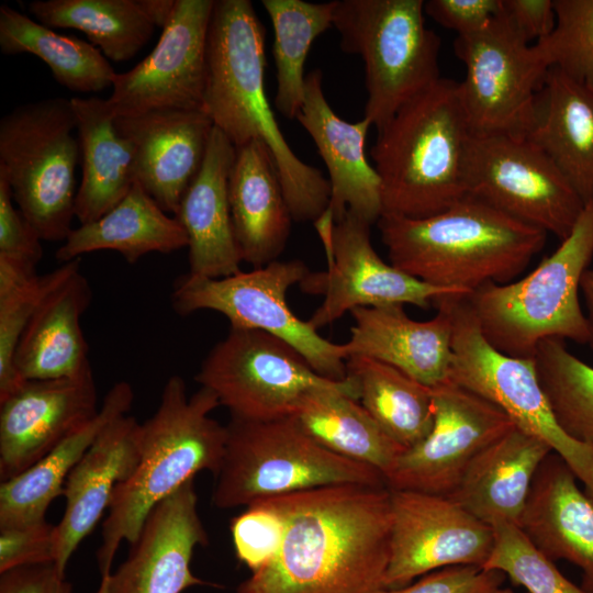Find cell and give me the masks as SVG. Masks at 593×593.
Listing matches in <instances>:
<instances>
[{
  "label": "cell",
  "instance_id": "f546056e",
  "mask_svg": "<svg viewBox=\"0 0 593 593\" xmlns=\"http://www.w3.org/2000/svg\"><path fill=\"white\" fill-rule=\"evenodd\" d=\"M525 137L555 163L584 203L593 199V90L549 68Z\"/></svg>",
  "mask_w": 593,
  "mask_h": 593
},
{
  "label": "cell",
  "instance_id": "bcb514c9",
  "mask_svg": "<svg viewBox=\"0 0 593 593\" xmlns=\"http://www.w3.org/2000/svg\"><path fill=\"white\" fill-rule=\"evenodd\" d=\"M42 254V238L14 206L8 179L0 171V255L36 266Z\"/></svg>",
  "mask_w": 593,
  "mask_h": 593
},
{
  "label": "cell",
  "instance_id": "7bdbcfd3",
  "mask_svg": "<svg viewBox=\"0 0 593 593\" xmlns=\"http://www.w3.org/2000/svg\"><path fill=\"white\" fill-rule=\"evenodd\" d=\"M234 549L238 560L251 572L265 567L277 553L284 535V522L268 501H259L231 522Z\"/></svg>",
  "mask_w": 593,
  "mask_h": 593
},
{
  "label": "cell",
  "instance_id": "ba28073f",
  "mask_svg": "<svg viewBox=\"0 0 593 593\" xmlns=\"http://www.w3.org/2000/svg\"><path fill=\"white\" fill-rule=\"evenodd\" d=\"M423 0H337L340 47L361 57L365 118L380 130L439 75L440 38L425 24Z\"/></svg>",
  "mask_w": 593,
  "mask_h": 593
},
{
  "label": "cell",
  "instance_id": "484cf974",
  "mask_svg": "<svg viewBox=\"0 0 593 593\" xmlns=\"http://www.w3.org/2000/svg\"><path fill=\"white\" fill-rule=\"evenodd\" d=\"M235 156L236 147L214 126L203 165L174 214L187 235L191 276L217 279L240 271L228 202Z\"/></svg>",
  "mask_w": 593,
  "mask_h": 593
},
{
  "label": "cell",
  "instance_id": "ffe728a7",
  "mask_svg": "<svg viewBox=\"0 0 593 593\" xmlns=\"http://www.w3.org/2000/svg\"><path fill=\"white\" fill-rule=\"evenodd\" d=\"M98 411L92 369L70 378L25 380L0 401V481L32 467Z\"/></svg>",
  "mask_w": 593,
  "mask_h": 593
},
{
  "label": "cell",
  "instance_id": "ab89813d",
  "mask_svg": "<svg viewBox=\"0 0 593 593\" xmlns=\"http://www.w3.org/2000/svg\"><path fill=\"white\" fill-rule=\"evenodd\" d=\"M35 265L0 255V401L25 381L14 365L22 333L43 293Z\"/></svg>",
  "mask_w": 593,
  "mask_h": 593
},
{
  "label": "cell",
  "instance_id": "f5cc1de1",
  "mask_svg": "<svg viewBox=\"0 0 593 593\" xmlns=\"http://www.w3.org/2000/svg\"><path fill=\"white\" fill-rule=\"evenodd\" d=\"M490 593H514V592L511 589L500 586Z\"/></svg>",
  "mask_w": 593,
  "mask_h": 593
},
{
  "label": "cell",
  "instance_id": "7a4b0ae2",
  "mask_svg": "<svg viewBox=\"0 0 593 593\" xmlns=\"http://www.w3.org/2000/svg\"><path fill=\"white\" fill-rule=\"evenodd\" d=\"M265 27L249 0H214L206 38L203 111L235 147L262 142L271 153L292 219L315 222L331 187L291 149L265 90Z\"/></svg>",
  "mask_w": 593,
  "mask_h": 593
},
{
  "label": "cell",
  "instance_id": "f907efd6",
  "mask_svg": "<svg viewBox=\"0 0 593 593\" xmlns=\"http://www.w3.org/2000/svg\"><path fill=\"white\" fill-rule=\"evenodd\" d=\"M145 12L156 27H164L175 10L176 0H141Z\"/></svg>",
  "mask_w": 593,
  "mask_h": 593
},
{
  "label": "cell",
  "instance_id": "5b68a950",
  "mask_svg": "<svg viewBox=\"0 0 593 593\" xmlns=\"http://www.w3.org/2000/svg\"><path fill=\"white\" fill-rule=\"evenodd\" d=\"M219 406L210 390L200 387L188 396L180 376L168 378L155 413L141 423L139 461L113 491L97 550L100 581L112 573L121 544L138 538L157 504L201 471L216 475L226 443V426L210 415Z\"/></svg>",
  "mask_w": 593,
  "mask_h": 593
},
{
  "label": "cell",
  "instance_id": "d4e9b609",
  "mask_svg": "<svg viewBox=\"0 0 593 593\" xmlns=\"http://www.w3.org/2000/svg\"><path fill=\"white\" fill-rule=\"evenodd\" d=\"M139 457L141 423L125 414L103 428L74 467L63 490L65 511L55 525L54 563L61 573L109 508L115 486L134 472Z\"/></svg>",
  "mask_w": 593,
  "mask_h": 593
},
{
  "label": "cell",
  "instance_id": "4dcf8cb0",
  "mask_svg": "<svg viewBox=\"0 0 593 593\" xmlns=\"http://www.w3.org/2000/svg\"><path fill=\"white\" fill-rule=\"evenodd\" d=\"M134 399L131 384L120 381L107 392L97 414L68 434L46 456L0 484V527L45 521L52 501L63 494L67 477L103 428L127 414Z\"/></svg>",
  "mask_w": 593,
  "mask_h": 593
},
{
  "label": "cell",
  "instance_id": "7c38bea8",
  "mask_svg": "<svg viewBox=\"0 0 593 593\" xmlns=\"http://www.w3.org/2000/svg\"><path fill=\"white\" fill-rule=\"evenodd\" d=\"M195 380L231 417L247 421L291 416L300 400L316 389L347 390L359 400L350 377L326 379L282 339L249 328H231L208 353Z\"/></svg>",
  "mask_w": 593,
  "mask_h": 593
},
{
  "label": "cell",
  "instance_id": "44dd1931",
  "mask_svg": "<svg viewBox=\"0 0 593 593\" xmlns=\"http://www.w3.org/2000/svg\"><path fill=\"white\" fill-rule=\"evenodd\" d=\"M115 125L133 146L136 182L175 214L203 165L213 122L201 110L159 109L116 116Z\"/></svg>",
  "mask_w": 593,
  "mask_h": 593
},
{
  "label": "cell",
  "instance_id": "9c48e42d",
  "mask_svg": "<svg viewBox=\"0 0 593 593\" xmlns=\"http://www.w3.org/2000/svg\"><path fill=\"white\" fill-rule=\"evenodd\" d=\"M70 99L15 107L0 120V171L14 203L42 240L64 242L75 217L80 160Z\"/></svg>",
  "mask_w": 593,
  "mask_h": 593
},
{
  "label": "cell",
  "instance_id": "74e56055",
  "mask_svg": "<svg viewBox=\"0 0 593 593\" xmlns=\"http://www.w3.org/2000/svg\"><path fill=\"white\" fill-rule=\"evenodd\" d=\"M261 3L275 36V107L284 118L296 119L304 99V65L309 51L314 41L333 25L337 1L262 0Z\"/></svg>",
  "mask_w": 593,
  "mask_h": 593
},
{
  "label": "cell",
  "instance_id": "836d02e7",
  "mask_svg": "<svg viewBox=\"0 0 593 593\" xmlns=\"http://www.w3.org/2000/svg\"><path fill=\"white\" fill-rule=\"evenodd\" d=\"M291 416L321 445L378 469L384 479L405 450L347 390L327 388L310 391Z\"/></svg>",
  "mask_w": 593,
  "mask_h": 593
},
{
  "label": "cell",
  "instance_id": "52a82bcc",
  "mask_svg": "<svg viewBox=\"0 0 593 593\" xmlns=\"http://www.w3.org/2000/svg\"><path fill=\"white\" fill-rule=\"evenodd\" d=\"M215 486L214 506L228 510L342 484L387 486L376 468L327 449L293 416L270 421L231 417Z\"/></svg>",
  "mask_w": 593,
  "mask_h": 593
},
{
  "label": "cell",
  "instance_id": "4fadbf2b",
  "mask_svg": "<svg viewBox=\"0 0 593 593\" xmlns=\"http://www.w3.org/2000/svg\"><path fill=\"white\" fill-rule=\"evenodd\" d=\"M454 51L466 67L458 90L473 133L525 136L549 70L536 45L500 10L479 31L457 36Z\"/></svg>",
  "mask_w": 593,
  "mask_h": 593
},
{
  "label": "cell",
  "instance_id": "f1b7e54d",
  "mask_svg": "<svg viewBox=\"0 0 593 593\" xmlns=\"http://www.w3.org/2000/svg\"><path fill=\"white\" fill-rule=\"evenodd\" d=\"M551 451L541 439L514 427L471 461L448 496L492 527H518L534 477Z\"/></svg>",
  "mask_w": 593,
  "mask_h": 593
},
{
  "label": "cell",
  "instance_id": "d6986e66",
  "mask_svg": "<svg viewBox=\"0 0 593 593\" xmlns=\"http://www.w3.org/2000/svg\"><path fill=\"white\" fill-rule=\"evenodd\" d=\"M193 481L153 508L125 561L94 593H182L209 584L191 570L195 547L209 544Z\"/></svg>",
  "mask_w": 593,
  "mask_h": 593
},
{
  "label": "cell",
  "instance_id": "8992f818",
  "mask_svg": "<svg viewBox=\"0 0 593 593\" xmlns=\"http://www.w3.org/2000/svg\"><path fill=\"white\" fill-rule=\"evenodd\" d=\"M592 258L593 199L570 235L527 276L485 283L466 296L483 336L501 353L528 359L549 338L588 344L579 290Z\"/></svg>",
  "mask_w": 593,
  "mask_h": 593
},
{
  "label": "cell",
  "instance_id": "7dc6e473",
  "mask_svg": "<svg viewBox=\"0 0 593 593\" xmlns=\"http://www.w3.org/2000/svg\"><path fill=\"white\" fill-rule=\"evenodd\" d=\"M425 14L457 36L485 26L501 10V0H428Z\"/></svg>",
  "mask_w": 593,
  "mask_h": 593
},
{
  "label": "cell",
  "instance_id": "f6af8a7d",
  "mask_svg": "<svg viewBox=\"0 0 593 593\" xmlns=\"http://www.w3.org/2000/svg\"><path fill=\"white\" fill-rule=\"evenodd\" d=\"M505 574L475 566H452L432 571L422 579L382 593H490L502 586Z\"/></svg>",
  "mask_w": 593,
  "mask_h": 593
},
{
  "label": "cell",
  "instance_id": "c3c4849f",
  "mask_svg": "<svg viewBox=\"0 0 593 593\" xmlns=\"http://www.w3.org/2000/svg\"><path fill=\"white\" fill-rule=\"evenodd\" d=\"M501 10L517 33L530 44L549 36L556 25L553 0H501Z\"/></svg>",
  "mask_w": 593,
  "mask_h": 593
},
{
  "label": "cell",
  "instance_id": "d590c367",
  "mask_svg": "<svg viewBox=\"0 0 593 593\" xmlns=\"http://www.w3.org/2000/svg\"><path fill=\"white\" fill-rule=\"evenodd\" d=\"M346 372L357 384L361 405L405 450L428 435L434 422L430 387L388 363L361 356L346 358Z\"/></svg>",
  "mask_w": 593,
  "mask_h": 593
},
{
  "label": "cell",
  "instance_id": "681fc988",
  "mask_svg": "<svg viewBox=\"0 0 593 593\" xmlns=\"http://www.w3.org/2000/svg\"><path fill=\"white\" fill-rule=\"evenodd\" d=\"M0 593H74L54 562L23 566L0 573Z\"/></svg>",
  "mask_w": 593,
  "mask_h": 593
},
{
  "label": "cell",
  "instance_id": "8fae6325",
  "mask_svg": "<svg viewBox=\"0 0 593 593\" xmlns=\"http://www.w3.org/2000/svg\"><path fill=\"white\" fill-rule=\"evenodd\" d=\"M466 296H448L452 313L449 380L499 407L518 429L545 441L593 496V446L563 432L534 359L515 358L494 348L481 333Z\"/></svg>",
  "mask_w": 593,
  "mask_h": 593
},
{
  "label": "cell",
  "instance_id": "f35d334b",
  "mask_svg": "<svg viewBox=\"0 0 593 593\" xmlns=\"http://www.w3.org/2000/svg\"><path fill=\"white\" fill-rule=\"evenodd\" d=\"M533 359L559 426L573 439L593 446V367L559 338L541 342Z\"/></svg>",
  "mask_w": 593,
  "mask_h": 593
},
{
  "label": "cell",
  "instance_id": "ee69618b",
  "mask_svg": "<svg viewBox=\"0 0 593 593\" xmlns=\"http://www.w3.org/2000/svg\"><path fill=\"white\" fill-rule=\"evenodd\" d=\"M55 525L46 521L0 527V573L54 562Z\"/></svg>",
  "mask_w": 593,
  "mask_h": 593
},
{
  "label": "cell",
  "instance_id": "cb8c5ba5",
  "mask_svg": "<svg viewBox=\"0 0 593 593\" xmlns=\"http://www.w3.org/2000/svg\"><path fill=\"white\" fill-rule=\"evenodd\" d=\"M448 296L434 302L437 313L427 321L409 317L403 305L353 310L355 324L344 344L347 357L379 360L430 388L449 380L452 313Z\"/></svg>",
  "mask_w": 593,
  "mask_h": 593
},
{
  "label": "cell",
  "instance_id": "60d3db41",
  "mask_svg": "<svg viewBox=\"0 0 593 593\" xmlns=\"http://www.w3.org/2000/svg\"><path fill=\"white\" fill-rule=\"evenodd\" d=\"M556 25L535 43L549 68L593 90V0H553Z\"/></svg>",
  "mask_w": 593,
  "mask_h": 593
},
{
  "label": "cell",
  "instance_id": "277c9868",
  "mask_svg": "<svg viewBox=\"0 0 593 593\" xmlns=\"http://www.w3.org/2000/svg\"><path fill=\"white\" fill-rule=\"evenodd\" d=\"M473 136L451 79L440 78L399 109L370 149L382 215L428 217L468 195Z\"/></svg>",
  "mask_w": 593,
  "mask_h": 593
},
{
  "label": "cell",
  "instance_id": "e0dca14e",
  "mask_svg": "<svg viewBox=\"0 0 593 593\" xmlns=\"http://www.w3.org/2000/svg\"><path fill=\"white\" fill-rule=\"evenodd\" d=\"M432 390V429L398 458L385 475L390 490L449 495L471 461L516 427L499 407L451 380Z\"/></svg>",
  "mask_w": 593,
  "mask_h": 593
},
{
  "label": "cell",
  "instance_id": "7402d4cb",
  "mask_svg": "<svg viewBox=\"0 0 593 593\" xmlns=\"http://www.w3.org/2000/svg\"><path fill=\"white\" fill-rule=\"evenodd\" d=\"M43 293L22 333L15 356L24 380L80 376L91 370L80 318L92 298L80 258L45 275Z\"/></svg>",
  "mask_w": 593,
  "mask_h": 593
},
{
  "label": "cell",
  "instance_id": "5bb4252c",
  "mask_svg": "<svg viewBox=\"0 0 593 593\" xmlns=\"http://www.w3.org/2000/svg\"><path fill=\"white\" fill-rule=\"evenodd\" d=\"M314 224L326 251L327 270L309 272L299 286L307 294L324 296L307 320L317 331L357 307L411 304L427 309L441 296L468 295L425 283L385 262L372 247L371 225L349 212L334 223L325 211Z\"/></svg>",
  "mask_w": 593,
  "mask_h": 593
},
{
  "label": "cell",
  "instance_id": "6da1fadb",
  "mask_svg": "<svg viewBox=\"0 0 593 593\" xmlns=\"http://www.w3.org/2000/svg\"><path fill=\"white\" fill-rule=\"evenodd\" d=\"M265 501L283 518V539L275 557L251 572L237 593H382L387 589L388 486L332 485Z\"/></svg>",
  "mask_w": 593,
  "mask_h": 593
},
{
  "label": "cell",
  "instance_id": "b9f144b4",
  "mask_svg": "<svg viewBox=\"0 0 593 593\" xmlns=\"http://www.w3.org/2000/svg\"><path fill=\"white\" fill-rule=\"evenodd\" d=\"M493 529L494 545L484 569L501 571L529 593H593L568 580L516 525L501 523Z\"/></svg>",
  "mask_w": 593,
  "mask_h": 593
},
{
  "label": "cell",
  "instance_id": "e575fe53",
  "mask_svg": "<svg viewBox=\"0 0 593 593\" xmlns=\"http://www.w3.org/2000/svg\"><path fill=\"white\" fill-rule=\"evenodd\" d=\"M0 51L3 55H35L56 82L72 92H100L112 87L116 75L90 42L59 34L8 4L0 5Z\"/></svg>",
  "mask_w": 593,
  "mask_h": 593
},
{
  "label": "cell",
  "instance_id": "ac0fdd59",
  "mask_svg": "<svg viewBox=\"0 0 593 593\" xmlns=\"http://www.w3.org/2000/svg\"><path fill=\"white\" fill-rule=\"evenodd\" d=\"M213 5L214 0H176L154 49L132 69L116 72L107 99L115 118L159 109L203 111Z\"/></svg>",
  "mask_w": 593,
  "mask_h": 593
},
{
  "label": "cell",
  "instance_id": "8d00e7d4",
  "mask_svg": "<svg viewBox=\"0 0 593 593\" xmlns=\"http://www.w3.org/2000/svg\"><path fill=\"white\" fill-rule=\"evenodd\" d=\"M29 12L49 29H74L110 60L132 59L156 26L141 0H35Z\"/></svg>",
  "mask_w": 593,
  "mask_h": 593
},
{
  "label": "cell",
  "instance_id": "30bf717a",
  "mask_svg": "<svg viewBox=\"0 0 593 593\" xmlns=\"http://www.w3.org/2000/svg\"><path fill=\"white\" fill-rule=\"evenodd\" d=\"M309 272L306 265L295 259L275 260L217 279L187 272L174 282L171 307L179 315L214 311L228 320L231 328L266 332L292 346L320 376L343 381L347 378L344 344L322 337L287 302L288 290Z\"/></svg>",
  "mask_w": 593,
  "mask_h": 593
},
{
  "label": "cell",
  "instance_id": "9a60e30c",
  "mask_svg": "<svg viewBox=\"0 0 593 593\" xmlns=\"http://www.w3.org/2000/svg\"><path fill=\"white\" fill-rule=\"evenodd\" d=\"M468 192L506 215L551 233L573 230L584 201L555 163L525 136L474 134Z\"/></svg>",
  "mask_w": 593,
  "mask_h": 593
},
{
  "label": "cell",
  "instance_id": "603a6c76",
  "mask_svg": "<svg viewBox=\"0 0 593 593\" xmlns=\"http://www.w3.org/2000/svg\"><path fill=\"white\" fill-rule=\"evenodd\" d=\"M296 120L310 134L328 171L327 211L334 223L349 212L372 225L382 216L381 180L366 157L367 118L350 123L338 116L325 98L320 69L305 77L304 99Z\"/></svg>",
  "mask_w": 593,
  "mask_h": 593
},
{
  "label": "cell",
  "instance_id": "3957f363",
  "mask_svg": "<svg viewBox=\"0 0 593 593\" xmlns=\"http://www.w3.org/2000/svg\"><path fill=\"white\" fill-rule=\"evenodd\" d=\"M378 227L390 264L425 283L467 294L489 282H511L547 236L470 194L428 217L383 214Z\"/></svg>",
  "mask_w": 593,
  "mask_h": 593
},
{
  "label": "cell",
  "instance_id": "816d5d0a",
  "mask_svg": "<svg viewBox=\"0 0 593 593\" xmlns=\"http://www.w3.org/2000/svg\"><path fill=\"white\" fill-rule=\"evenodd\" d=\"M580 290L582 291L583 299L586 306L585 316H586L588 329H589L588 344L590 345L593 351V269H586L584 273L582 275V278L580 281Z\"/></svg>",
  "mask_w": 593,
  "mask_h": 593
},
{
  "label": "cell",
  "instance_id": "d6a6232c",
  "mask_svg": "<svg viewBox=\"0 0 593 593\" xmlns=\"http://www.w3.org/2000/svg\"><path fill=\"white\" fill-rule=\"evenodd\" d=\"M187 245L178 220L167 215L135 182L126 197L103 216L72 228L55 257L65 264L83 254L114 250L128 264H135L147 254H170Z\"/></svg>",
  "mask_w": 593,
  "mask_h": 593
},
{
  "label": "cell",
  "instance_id": "2e32d148",
  "mask_svg": "<svg viewBox=\"0 0 593 593\" xmlns=\"http://www.w3.org/2000/svg\"><path fill=\"white\" fill-rule=\"evenodd\" d=\"M390 510L387 589L447 567L483 568L491 555L493 527L448 495L390 490Z\"/></svg>",
  "mask_w": 593,
  "mask_h": 593
},
{
  "label": "cell",
  "instance_id": "83f0119b",
  "mask_svg": "<svg viewBox=\"0 0 593 593\" xmlns=\"http://www.w3.org/2000/svg\"><path fill=\"white\" fill-rule=\"evenodd\" d=\"M228 202L242 261L260 268L278 260L293 219L271 153L262 142L236 147Z\"/></svg>",
  "mask_w": 593,
  "mask_h": 593
},
{
  "label": "cell",
  "instance_id": "4316f807",
  "mask_svg": "<svg viewBox=\"0 0 593 593\" xmlns=\"http://www.w3.org/2000/svg\"><path fill=\"white\" fill-rule=\"evenodd\" d=\"M577 480L567 462L551 451L534 477L518 527L550 560L579 567L583 589L593 592V496Z\"/></svg>",
  "mask_w": 593,
  "mask_h": 593
},
{
  "label": "cell",
  "instance_id": "1f68e13d",
  "mask_svg": "<svg viewBox=\"0 0 593 593\" xmlns=\"http://www.w3.org/2000/svg\"><path fill=\"white\" fill-rule=\"evenodd\" d=\"M70 101L81 161L75 216L87 224L103 216L131 191L136 182L134 149L118 131L107 99L72 97Z\"/></svg>",
  "mask_w": 593,
  "mask_h": 593
}]
</instances>
